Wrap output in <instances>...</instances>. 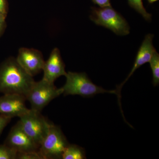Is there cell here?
<instances>
[{
	"instance_id": "cell-16",
	"label": "cell",
	"mask_w": 159,
	"mask_h": 159,
	"mask_svg": "<svg viewBox=\"0 0 159 159\" xmlns=\"http://www.w3.org/2000/svg\"><path fill=\"white\" fill-rule=\"evenodd\" d=\"M43 159L39 152H17L16 159Z\"/></svg>"
},
{
	"instance_id": "cell-6",
	"label": "cell",
	"mask_w": 159,
	"mask_h": 159,
	"mask_svg": "<svg viewBox=\"0 0 159 159\" xmlns=\"http://www.w3.org/2000/svg\"><path fill=\"white\" fill-rule=\"evenodd\" d=\"M69 143L61 129L51 124L48 133L40 145L39 152L43 159H61Z\"/></svg>"
},
{
	"instance_id": "cell-17",
	"label": "cell",
	"mask_w": 159,
	"mask_h": 159,
	"mask_svg": "<svg viewBox=\"0 0 159 159\" xmlns=\"http://www.w3.org/2000/svg\"><path fill=\"white\" fill-rule=\"evenodd\" d=\"M11 118L0 114V135L7 124L10 122Z\"/></svg>"
},
{
	"instance_id": "cell-11",
	"label": "cell",
	"mask_w": 159,
	"mask_h": 159,
	"mask_svg": "<svg viewBox=\"0 0 159 159\" xmlns=\"http://www.w3.org/2000/svg\"><path fill=\"white\" fill-rule=\"evenodd\" d=\"M43 70L44 73L43 79L53 83L61 76H66L65 65L58 49L55 48L52 51L48 59L45 61Z\"/></svg>"
},
{
	"instance_id": "cell-4",
	"label": "cell",
	"mask_w": 159,
	"mask_h": 159,
	"mask_svg": "<svg viewBox=\"0 0 159 159\" xmlns=\"http://www.w3.org/2000/svg\"><path fill=\"white\" fill-rule=\"evenodd\" d=\"M19 118L23 130L39 146L48 133L51 123L40 112L31 109Z\"/></svg>"
},
{
	"instance_id": "cell-12",
	"label": "cell",
	"mask_w": 159,
	"mask_h": 159,
	"mask_svg": "<svg viewBox=\"0 0 159 159\" xmlns=\"http://www.w3.org/2000/svg\"><path fill=\"white\" fill-rule=\"evenodd\" d=\"M61 159H86L85 152L82 147L74 144H69L64 151Z\"/></svg>"
},
{
	"instance_id": "cell-19",
	"label": "cell",
	"mask_w": 159,
	"mask_h": 159,
	"mask_svg": "<svg viewBox=\"0 0 159 159\" xmlns=\"http://www.w3.org/2000/svg\"><path fill=\"white\" fill-rule=\"evenodd\" d=\"M0 12L6 16L7 13L6 0H0Z\"/></svg>"
},
{
	"instance_id": "cell-18",
	"label": "cell",
	"mask_w": 159,
	"mask_h": 159,
	"mask_svg": "<svg viewBox=\"0 0 159 159\" xmlns=\"http://www.w3.org/2000/svg\"><path fill=\"white\" fill-rule=\"evenodd\" d=\"M93 2L100 7L111 6L110 0H92Z\"/></svg>"
},
{
	"instance_id": "cell-2",
	"label": "cell",
	"mask_w": 159,
	"mask_h": 159,
	"mask_svg": "<svg viewBox=\"0 0 159 159\" xmlns=\"http://www.w3.org/2000/svg\"><path fill=\"white\" fill-rule=\"evenodd\" d=\"M65 85L61 88L64 96L79 95L84 97H93L97 94L109 93L117 95L116 90H107L94 84L85 73L69 72L65 76Z\"/></svg>"
},
{
	"instance_id": "cell-9",
	"label": "cell",
	"mask_w": 159,
	"mask_h": 159,
	"mask_svg": "<svg viewBox=\"0 0 159 159\" xmlns=\"http://www.w3.org/2000/svg\"><path fill=\"white\" fill-rule=\"evenodd\" d=\"M16 59L20 65L32 77L42 70L45 62L39 51L26 48L20 49Z\"/></svg>"
},
{
	"instance_id": "cell-21",
	"label": "cell",
	"mask_w": 159,
	"mask_h": 159,
	"mask_svg": "<svg viewBox=\"0 0 159 159\" xmlns=\"http://www.w3.org/2000/svg\"><path fill=\"white\" fill-rule=\"evenodd\" d=\"M157 1L158 0H148V2L149 3H153Z\"/></svg>"
},
{
	"instance_id": "cell-15",
	"label": "cell",
	"mask_w": 159,
	"mask_h": 159,
	"mask_svg": "<svg viewBox=\"0 0 159 159\" xmlns=\"http://www.w3.org/2000/svg\"><path fill=\"white\" fill-rule=\"evenodd\" d=\"M17 152L3 144L0 145V159H16Z\"/></svg>"
},
{
	"instance_id": "cell-5",
	"label": "cell",
	"mask_w": 159,
	"mask_h": 159,
	"mask_svg": "<svg viewBox=\"0 0 159 159\" xmlns=\"http://www.w3.org/2000/svg\"><path fill=\"white\" fill-rule=\"evenodd\" d=\"M61 94L60 88L57 89L54 83L42 79L34 82L26 99L31 104V109L41 112L53 99Z\"/></svg>"
},
{
	"instance_id": "cell-14",
	"label": "cell",
	"mask_w": 159,
	"mask_h": 159,
	"mask_svg": "<svg viewBox=\"0 0 159 159\" xmlns=\"http://www.w3.org/2000/svg\"><path fill=\"white\" fill-rule=\"evenodd\" d=\"M129 6L133 8L147 20L151 19V15L146 11L142 0H128Z\"/></svg>"
},
{
	"instance_id": "cell-8",
	"label": "cell",
	"mask_w": 159,
	"mask_h": 159,
	"mask_svg": "<svg viewBox=\"0 0 159 159\" xmlns=\"http://www.w3.org/2000/svg\"><path fill=\"white\" fill-rule=\"evenodd\" d=\"M26 97L16 94H4L0 97V114L12 119L20 117L29 109L25 105Z\"/></svg>"
},
{
	"instance_id": "cell-10",
	"label": "cell",
	"mask_w": 159,
	"mask_h": 159,
	"mask_svg": "<svg viewBox=\"0 0 159 159\" xmlns=\"http://www.w3.org/2000/svg\"><path fill=\"white\" fill-rule=\"evenodd\" d=\"M154 35L152 34H149L145 36V39L142 42L140 48H139L138 53H137L136 57L133 67L130 73L129 74L126 79L122 82L120 85L117 87L116 89L117 93V97L119 99V106H121V90L123 85L130 78L131 76L133 74L135 71L137 69H139L141 66L143 65L147 62H149L151 58L153 55L154 52L156 50L154 48L152 44V39H153Z\"/></svg>"
},
{
	"instance_id": "cell-1",
	"label": "cell",
	"mask_w": 159,
	"mask_h": 159,
	"mask_svg": "<svg viewBox=\"0 0 159 159\" xmlns=\"http://www.w3.org/2000/svg\"><path fill=\"white\" fill-rule=\"evenodd\" d=\"M35 82L33 77L10 57L0 66V93L16 94L26 97Z\"/></svg>"
},
{
	"instance_id": "cell-13",
	"label": "cell",
	"mask_w": 159,
	"mask_h": 159,
	"mask_svg": "<svg viewBox=\"0 0 159 159\" xmlns=\"http://www.w3.org/2000/svg\"><path fill=\"white\" fill-rule=\"evenodd\" d=\"M152 71V83L154 86L159 84V54L156 51L149 61Z\"/></svg>"
},
{
	"instance_id": "cell-20",
	"label": "cell",
	"mask_w": 159,
	"mask_h": 159,
	"mask_svg": "<svg viewBox=\"0 0 159 159\" xmlns=\"http://www.w3.org/2000/svg\"><path fill=\"white\" fill-rule=\"evenodd\" d=\"M6 16L0 12V34L2 33L5 25Z\"/></svg>"
},
{
	"instance_id": "cell-3",
	"label": "cell",
	"mask_w": 159,
	"mask_h": 159,
	"mask_svg": "<svg viewBox=\"0 0 159 159\" xmlns=\"http://www.w3.org/2000/svg\"><path fill=\"white\" fill-rule=\"evenodd\" d=\"M90 19L98 25L103 26L117 35H125L129 33V27L126 20L111 6L93 8Z\"/></svg>"
},
{
	"instance_id": "cell-7",
	"label": "cell",
	"mask_w": 159,
	"mask_h": 159,
	"mask_svg": "<svg viewBox=\"0 0 159 159\" xmlns=\"http://www.w3.org/2000/svg\"><path fill=\"white\" fill-rule=\"evenodd\" d=\"M4 144L17 152L38 151L39 148L24 131L19 122L11 129Z\"/></svg>"
}]
</instances>
